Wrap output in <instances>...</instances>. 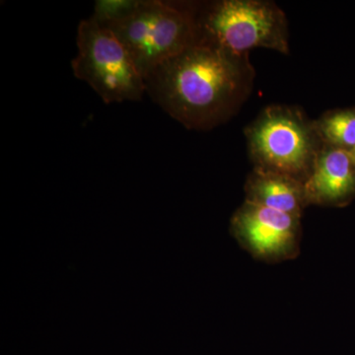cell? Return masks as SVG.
Wrapping results in <instances>:
<instances>
[{
    "mask_svg": "<svg viewBox=\"0 0 355 355\" xmlns=\"http://www.w3.org/2000/svg\"><path fill=\"white\" fill-rule=\"evenodd\" d=\"M310 205L343 207L355 198V156L345 149L323 144L305 182Z\"/></svg>",
    "mask_w": 355,
    "mask_h": 355,
    "instance_id": "52a82bcc",
    "label": "cell"
},
{
    "mask_svg": "<svg viewBox=\"0 0 355 355\" xmlns=\"http://www.w3.org/2000/svg\"><path fill=\"white\" fill-rule=\"evenodd\" d=\"M354 153V155L355 156V150H354V153Z\"/></svg>",
    "mask_w": 355,
    "mask_h": 355,
    "instance_id": "8fae6325",
    "label": "cell"
},
{
    "mask_svg": "<svg viewBox=\"0 0 355 355\" xmlns=\"http://www.w3.org/2000/svg\"><path fill=\"white\" fill-rule=\"evenodd\" d=\"M230 231L243 249L266 263L292 260L300 252L301 217L247 200L233 214Z\"/></svg>",
    "mask_w": 355,
    "mask_h": 355,
    "instance_id": "8992f818",
    "label": "cell"
},
{
    "mask_svg": "<svg viewBox=\"0 0 355 355\" xmlns=\"http://www.w3.org/2000/svg\"><path fill=\"white\" fill-rule=\"evenodd\" d=\"M139 0H98L90 18L98 24L108 26L127 17L139 6Z\"/></svg>",
    "mask_w": 355,
    "mask_h": 355,
    "instance_id": "30bf717a",
    "label": "cell"
},
{
    "mask_svg": "<svg viewBox=\"0 0 355 355\" xmlns=\"http://www.w3.org/2000/svg\"><path fill=\"white\" fill-rule=\"evenodd\" d=\"M197 42H205L236 55L256 48L288 53L286 14L265 0H220L195 4Z\"/></svg>",
    "mask_w": 355,
    "mask_h": 355,
    "instance_id": "7a4b0ae2",
    "label": "cell"
},
{
    "mask_svg": "<svg viewBox=\"0 0 355 355\" xmlns=\"http://www.w3.org/2000/svg\"><path fill=\"white\" fill-rule=\"evenodd\" d=\"M315 125L323 144L355 150V108L328 112L315 121Z\"/></svg>",
    "mask_w": 355,
    "mask_h": 355,
    "instance_id": "9c48e42d",
    "label": "cell"
},
{
    "mask_svg": "<svg viewBox=\"0 0 355 355\" xmlns=\"http://www.w3.org/2000/svg\"><path fill=\"white\" fill-rule=\"evenodd\" d=\"M144 78L197 42L195 4L139 0L127 17L108 26Z\"/></svg>",
    "mask_w": 355,
    "mask_h": 355,
    "instance_id": "3957f363",
    "label": "cell"
},
{
    "mask_svg": "<svg viewBox=\"0 0 355 355\" xmlns=\"http://www.w3.org/2000/svg\"><path fill=\"white\" fill-rule=\"evenodd\" d=\"M245 193L247 202L297 217L302 216L303 210L309 205L304 183L286 175L256 168L248 177Z\"/></svg>",
    "mask_w": 355,
    "mask_h": 355,
    "instance_id": "ba28073f",
    "label": "cell"
},
{
    "mask_svg": "<svg viewBox=\"0 0 355 355\" xmlns=\"http://www.w3.org/2000/svg\"><path fill=\"white\" fill-rule=\"evenodd\" d=\"M254 77L249 55L196 42L158 65L144 83L153 101L184 128L207 130L242 106Z\"/></svg>",
    "mask_w": 355,
    "mask_h": 355,
    "instance_id": "6da1fadb",
    "label": "cell"
},
{
    "mask_svg": "<svg viewBox=\"0 0 355 355\" xmlns=\"http://www.w3.org/2000/svg\"><path fill=\"white\" fill-rule=\"evenodd\" d=\"M256 169L279 173L305 184L323 142L315 121L295 107L270 106L246 128Z\"/></svg>",
    "mask_w": 355,
    "mask_h": 355,
    "instance_id": "277c9868",
    "label": "cell"
},
{
    "mask_svg": "<svg viewBox=\"0 0 355 355\" xmlns=\"http://www.w3.org/2000/svg\"><path fill=\"white\" fill-rule=\"evenodd\" d=\"M74 76L87 83L106 104L140 101L146 93L144 76L127 49L108 28L92 18L77 28Z\"/></svg>",
    "mask_w": 355,
    "mask_h": 355,
    "instance_id": "5b68a950",
    "label": "cell"
}]
</instances>
